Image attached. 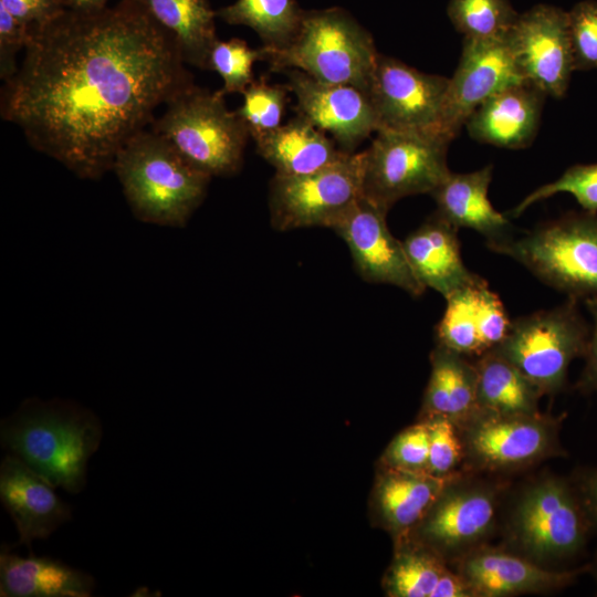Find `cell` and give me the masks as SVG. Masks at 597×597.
<instances>
[{"mask_svg": "<svg viewBox=\"0 0 597 597\" xmlns=\"http://www.w3.org/2000/svg\"><path fill=\"white\" fill-rule=\"evenodd\" d=\"M179 46L136 0L65 9L30 40L1 94L2 118L81 179L113 169L154 113L193 85Z\"/></svg>", "mask_w": 597, "mask_h": 597, "instance_id": "1", "label": "cell"}, {"mask_svg": "<svg viewBox=\"0 0 597 597\" xmlns=\"http://www.w3.org/2000/svg\"><path fill=\"white\" fill-rule=\"evenodd\" d=\"M103 436L97 416L71 400L29 398L1 420V447L55 489L80 493Z\"/></svg>", "mask_w": 597, "mask_h": 597, "instance_id": "2", "label": "cell"}, {"mask_svg": "<svg viewBox=\"0 0 597 597\" xmlns=\"http://www.w3.org/2000/svg\"><path fill=\"white\" fill-rule=\"evenodd\" d=\"M112 170L135 218L166 228L187 226L212 178L151 129L125 144Z\"/></svg>", "mask_w": 597, "mask_h": 597, "instance_id": "3", "label": "cell"}, {"mask_svg": "<svg viewBox=\"0 0 597 597\" xmlns=\"http://www.w3.org/2000/svg\"><path fill=\"white\" fill-rule=\"evenodd\" d=\"M263 49L272 71L295 69L320 82L366 92L379 55L371 34L339 7L305 11L300 31L287 46Z\"/></svg>", "mask_w": 597, "mask_h": 597, "instance_id": "4", "label": "cell"}, {"mask_svg": "<svg viewBox=\"0 0 597 597\" xmlns=\"http://www.w3.org/2000/svg\"><path fill=\"white\" fill-rule=\"evenodd\" d=\"M489 248L568 297L597 295V212L569 213Z\"/></svg>", "mask_w": 597, "mask_h": 597, "instance_id": "5", "label": "cell"}, {"mask_svg": "<svg viewBox=\"0 0 597 597\" xmlns=\"http://www.w3.org/2000/svg\"><path fill=\"white\" fill-rule=\"evenodd\" d=\"M223 96L193 84L171 98L151 124V130L211 177L233 176L241 169L250 137Z\"/></svg>", "mask_w": 597, "mask_h": 597, "instance_id": "6", "label": "cell"}, {"mask_svg": "<svg viewBox=\"0 0 597 597\" xmlns=\"http://www.w3.org/2000/svg\"><path fill=\"white\" fill-rule=\"evenodd\" d=\"M577 301L568 297L551 310L515 318L493 348L543 395L563 389L572 360L587 352L590 333Z\"/></svg>", "mask_w": 597, "mask_h": 597, "instance_id": "7", "label": "cell"}, {"mask_svg": "<svg viewBox=\"0 0 597 597\" xmlns=\"http://www.w3.org/2000/svg\"><path fill=\"white\" fill-rule=\"evenodd\" d=\"M449 144L437 133L377 130L363 150V197L388 212L405 197L431 195L450 172Z\"/></svg>", "mask_w": 597, "mask_h": 597, "instance_id": "8", "label": "cell"}, {"mask_svg": "<svg viewBox=\"0 0 597 597\" xmlns=\"http://www.w3.org/2000/svg\"><path fill=\"white\" fill-rule=\"evenodd\" d=\"M590 530L573 483L556 476L526 486L509 522L513 544L536 563L575 556L584 548Z\"/></svg>", "mask_w": 597, "mask_h": 597, "instance_id": "9", "label": "cell"}, {"mask_svg": "<svg viewBox=\"0 0 597 597\" xmlns=\"http://www.w3.org/2000/svg\"><path fill=\"white\" fill-rule=\"evenodd\" d=\"M364 154L300 176L274 175L270 182V222L277 231L333 228L363 197Z\"/></svg>", "mask_w": 597, "mask_h": 597, "instance_id": "10", "label": "cell"}, {"mask_svg": "<svg viewBox=\"0 0 597 597\" xmlns=\"http://www.w3.org/2000/svg\"><path fill=\"white\" fill-rule=\"evenodd\" d=\"M461 438L473 463L488 470L514 469L562 453L558 421L536 413H499L476 408Z\"/></svg>", "mask_w": 597, "mask_h": 597, "instance_id": "11", "label": "cell"}, {"mask_svg": "<svg viewBox=\"0 0 597 597\" xmlns=\"http://www.w3.org/2000/svg\"><path fill=\"white\" fill-rule=\"evenodd\" d=\"M449 78L428 74L379 54L368 95L379 129L439 134V122Z\"/></svg>", "mask_w": 597, "mask_h": 597, "instance_id": "12", "label": "cell"}, {"mask_svg": "<svg viewBox=\"0 0 597 597\" xmlns=\"http://www.w3.org/2000/svg\"><path fill=\"white\" fill-rule=\"evenodd\" d=\"M520 82L525 81L516 64L509 33L494 39H464L458 66L448 81L439 134L451 142L481 103Z\"/></svg>", "mask_w": 597, "mask_h": 597, "instance_id": "13", "label": "cell"}, {"mask_svg": "<svg viewBox=\"0 0 597 597\" xmlns=\"http://www.w3.org/2000/svg\"><path fill=\"white\" fill-rule=\"evenodd\" d=\"M509 40L524 81L546 96L563 97L575 71L567 12L537 4L519 14Z\"/></svg>", "mask_w": 597, "mask_h": 597, "instance_id": "14", "label": "cell"}, {"mask_svg": "<svg viewBox=\"0 0 597 597\" xmlns=\"http://www.w3.org/2000/svg\"><path fill=\"white\" fill-rule=\"evenodd\" d=\"M387 213L362 197L332 229L346 243L363 280L420 296L427 289L416 277L402 241L390 232Z\"/></svg>", "mask_w": 597, "mask_h": 597, "instance_id": "15", "label": "cell"}, {"mask_svg": "<svg viewBox=\"0 0 597 597\" xmlns=\"http://www.w3.org/2000/svg\"><path fill=\"white\" fill-rule=\"evenodd\" d=\"M286 87L296 100L297 115L331 135L346 153L376 133L378 119L368 93L352 85L320 82L306 73L287 71Z\"/></svg>", "mask_w": 597, "mask_h": 597, "instance_id": "16", "label": "cell"}, {"mask_svg": "<svg viewBox=\"0 0 597 597\" xmlns=\"http://www.w3.org/2000/svg\"><path fill=\"white\" fill-rule=\"evenodd\" d=\"M496 506L495 492L485 485L451 481L415 530L421 544L439 555L458 553L490 532Z\"/></svg>", "mask_w": 597, "mask_h": 597, "instance_id": "17", "label": "cell"}, {"mask_svg": "<svg viewBox=\"0 0 597 597\" xmlns=\"http://www.w3.org/2000/svg\"><path fill=\"white\" fill-rule=\"evenodd\" d=\"M446 310L437 325V344L464 356H480L496 347L512 321L503 302L480 277L444 298Z\"/></svg>", "mask_w": 597, "mask_h": 597, "instance_id": "18", "label": "cell"}, {"mask_svg": "<svg viewBox=\"0 0 597 597\" xmlns=\"http://www.w3.org/2000/svg\"><path fill=\"white\" fill-rule=\"evenodd\" d=\"M54 486L15 455L7 453L0 465V499L18 534L17 545L32 552V542L48 538L71 520V506Z\"/></svg>", "mask_w": 597, "mask_h": 597, "instance_id": "19", "label": "cell"}, {"mask_svg": "<svg viewBox=\"0 0 597 597\" xmlns=\"http://www.w3.org/2000/svg\"><path fill=\"white\" fill-rule=\"evenodd\" d=\"M590 567L553 570L523 556L503 551L480 549L465 555L459 574L473 597H502L523 593L549 591L576 580Z\"/></svg>", "mask_w": 597, "mask_h": 597, "instance_id": "20", "label": "cell"}, {"mask_svg": "<svg viewBox=\"0 0 597 597\" xmlns=\"http://www.w3.org/2000/svg\"><path fill=\"white\" fill-rule=\"evenodd\" d=\"M545 96L528 82L510 85L481 103L464 127L480 143L509 149L524 148L536 136Z\"/></svg>", "mask_w": 597, "mask_h": 597, "instance_id": "21", "label": "cell"}, {"mask_svg": "<svg viewBox=\"0 0 597 597\" xmlns=\"http://www.w3.org/2000/svg\"><path fill=\"white\" fill-rule=\"evenodd\" d=\"M458 230L434 212L402 241L416 277L444 298L481 277L462 260Z\"/></svg>", "mask_w": 597, "mask_h": 597, "instance_id": "22", "label": "cell"}, {"mask_svg": "<svg viewBox=\"0 0 597 597\" xmlns=\"http://www.w3.org/2000/svg\"><path fill=\"white\" fill-rule=\"evenodd\" d=\"M492 171V165L470 172L450 171L431 192L439 216L458 229L479 232L488 247L512 237L510 221L494 209L488 197Z\"/></svg>", "mask_w": 597, "mask_h": 597, "instance_id": "23", "label": "cell"}, {"mask_svg": "<svg viewBox=\"0 0 597 597\" xmlns=\"http://www.w3.org/2000/svg\"><path fill=\"white\" fill-rule=\"evenodd\" d=\"M22 557L2 545L0 552V596L87 597L93 594L92 575L50 556L29 552Z\"/></svg>", "mask_w": 597, "mask_h": 597, "instance_id": "24", "label": "cell"}, {"mask_svg": "<svg viewBox=\"0 0 597 597\" xmlns=\"http://www.w3.org/2000/svg\"><path fill=\"white\" fill-rule=\"evenodd\" d=\"M451 481L453 475L387 467L374 489L378 521L392 534L404 535L420 523Z\"/></svg>", "mask_w": 597, "mask_h": 597, "instance_id": "25", "label": "cell"}, {"mask_svg": "<svg viewBox=\"0 0 597 597\" xmlns=\"http://www.w3.org/2000/svg\"><path fill=\"white\" fill-rule=\"evenodd\" d=\"M255 144L259 155L281 176L314 172L352 154L342 150L326 133L300 115Z\"/></svg>", "mask_w": 597, "mask_h": 597, "instance_id": "26", "label": "cell"}, {"mask_svg": "<svg viewBox=\"0 0 597 597\" xmlns=\"http://www.w3.org/2000/svg\"><path fill=\"white\" fill-rule=\"evenodd\" d=\"M177 42L186 64L207 69L219 40L209 0H136Z\"/></svg>", "mask_w": 597, "mask_h": 597, "instance_id": "27", "label": "cell"}, {"mask_svg": "<svg viewBox=\"0 0 597 597\" xmlns=\"http://www.w3.org/2000/svg\"><path fill=\"white\" fill-rule=\"evenodd\" d=\"M423 408L429 416H447L454 422L476 409V368L467 356L441 345L431 353V375Z\"/></svg>", "mask_w": 597, "mask_h": 597, "instance_id": "28", "label": "cell"}, {"mask_svg": "<svg viewBox=\"0 0 597 597\" xmlns=\"http://www.w3.org/2000/svg\"><path fill=\"white\" fill-rule=\"evenodd\" d=\"M476 408L499 413H536L542 391L494 349L479 356Z\"/></svg>", "mask_w": 597, "mask_h": 597, "instance_id": "29", "label": "cell"}, {"mask_svg": "<svg viewBox=\"0 0 597 597\" xmlns=\"http://www.w3.org/2000/svg\"><path fill=\"white\" fill-rule=\"evenodd\" d=\"M216 14L228 24L251 28L264 48L280 50L296 36L305 10L296 0H237Z\"/></svg>", "mask_w": 597, "mask_h": 597, "instance_id": "30", "label": "cell"}, {"mask_svg": "<svg viewBox=\"0 0 597 597\" xmlns=\"http://www.w3.org/2000/svg\"><path fill=\"white\" fill-rule=\"evenodd\" d=\"M447 570L440 555L423 544L404 548L385 575V591L391 597H431Z\"/></svg>", "mask_w": 597, "mask_h": 597, "instance_id": "31", "label": "cell"}, {"mask_svg": "<svg viewBox=\"0 0 597 597\" xmlns=\"http://www.w3.org/2000/svg\"><path fill=\"white\" fill-rule=\"evenodd\" d=\"M448 15L464 39L471 40L504 36L519 18L509 0H450Z\"/></svg>", "mask_w": 597, "mask_h": 597, "instance_id": "32", "label": "cell"}, {"mask_svg": "<svg viewBox=\"0 0 597 597\" xmlns=\"http://www.w3.org/2000/svg\"><path fill=\"white\" fill-rule=\"evenodd\" d=\"M286 85H271L260 78L243 92V103L235 109L250 137L260 140L282 124L287 102Z\"/></svg>", "mask_w": 597, "mask_h": 597, "instance_id": "33", "label": "cell"}, {"mask_svg": "<svg viewBox=\"0 0 597 597\" xmlns=\"http://www.w3.org/2000/svg\"><path fill=\"white\" fill-rule=\"evenodd\" d=\"M265 60L263 46L252 49L244 40L232 38L218 40L213 45L207 70L216 71L223 81L219 91L222 95L241 93L254 81L252 67L256 61Z\"/></svg>", "mask_w": 597, "mask_h": 597, "instance_id": "34", "label": "cell"}, {"mask_svg": "<svg viewBox=\"0 0 597 597\" xmlns=\"http://www.w3.org/2000/svg\"><path fill=\"white\" fill-rule=\"evenodd\" d=\"M561 192L572 195L585 211L597 212V163L569 167L556 180L528 193L509 214L519 217L535 202Z\"/></svg>", "mask_w": 597, "mask_h": 597, "instance_id": "35", "label": "cell"}, {"mask_svg": "<svg viewBox=\"0 0 597 597\" xmlns=\"http://www.w3.org/2000/svg\"><path fill=\"white\" fill-rule=\"evenodd\" d=\"M567 15L574 70H597V1H580Z\"/></svg>", "mask_w": 597, "mask_h": 597, "instance_id": "36", "label": "cell"}, {"mask_svg": "<svg viewBox=\"0 0 597 597\" xmlns=\"http://www.w3.org/2000/svg\"><path fill=\"white\" fill-rule=\"evenodd\" d=\"M429 432L428 472L438 476L453 475L464 453L463 444L447 416H429L426 421Z\"/></svg>", "mask_w": 597, "mask_h": 597, "instance_id": "37", "label": "cell"}, {"mask_svg": "<svg viewBox=\"0 0 597 597\" xmlns=\"http://www.w3.org/2000/svg\"><path fill=\"white\" fill-rule=\"evenodd\" d=\"M385 461L390 468L428 472L429 432L426 421L400 432L387 448Z\"/></svg>", "mask_w": 597, "mask_h": 597, "instance_id": "38", "label": "cell"}, {"mask_svg": "<svg viewBox=\"0 0 597 597\" xmlns=\"http://www.w3.org/2000/svg\"><path fill=\"white\" fill-rule=\"evenodd\" d=\"M30 36L31 28L0 4V77L2 81H9L18 71V53L25 49Z\"/></svg>", "mask_w": 597, "mask_h": 597, "instance_id": "39", "label": "cell"}, {"mask_svg": "<svg viewBox=\"0 0 597 597\" xmlns=\"http://www.w3.org/2000/svg\"><path fill=\"white\" fill-rule=\"evenodd\" d=\"M0 4L31 29L44 25L65 10L60 0H0Z\"/></svg>", "mask_w": 597, "mask_h": 597, "instance_id": "40", "label": "cell"}, {"mask_svg": "<svg viewBox=\"0 0 597 597\" xmlns=\"http://www.w3.org/2000/svg\"><path fill=\"white\" fill-rule=\"evenodd\" d=\"M587 310L593 316V331L589 335L586 364L577 383L582 392L597 391V295L584 298Z\"/></svg>", "mask_w": 597, "mask_h": 597, "instance_id": "41", "label": "cell"}, {"mask_svg": "<svg viewBox=\"0 0 597 597\" xmlns=\"http://www.w3.org/2000/svg\"><path fill=\"white\" fill-rule=\"evenodd\" d=\"M572 483L591 527H597V468L583 470Z\"/></svg>", "mask_w": 597, "mask_h": 597, "instance_id": "42", "label": "cell"}, {"mask_svg": "<svg viewBox=\"0 0 597 597\" xmlns=\"http://www.w3.org/2000/svg\"><path fill=\"white\" fill-rule=\"evenodd\" d=\"M431 597H473V594L459 573L448 569L438 582Z\"/></svg>", "mask_w": 597, "mask_h": 597, "instance_id": "43", "label": "cell"}, {"mask_svg": "<svg viewBox=\"0 0 597 597\" xmlns=\"http://www.w3.org/2000/svg\"><path fill=\"white\" fill-rule=\"evenodd\" d=\"M63 7L73 11H96L107 7L111 0H60Z\"/></svg>", "mask_w": 597, "mask_h": 597, "instance_id": "44", "label": "cell"}, {"mask_svg": "<svg viewBox=\"0 0 597 597\" xmlns=\"http://www.w3.org/2000/svg\"><path fill=\"white\" fill-rule=\"evenodd\" d=\"M593 568H594V573H595L596 578H597V561H596V564H595V566Z\"/></svg>", "mask_w": 597, "mask_h": 597, "instance_id": "45", "label": "cell"}]
</instances>
